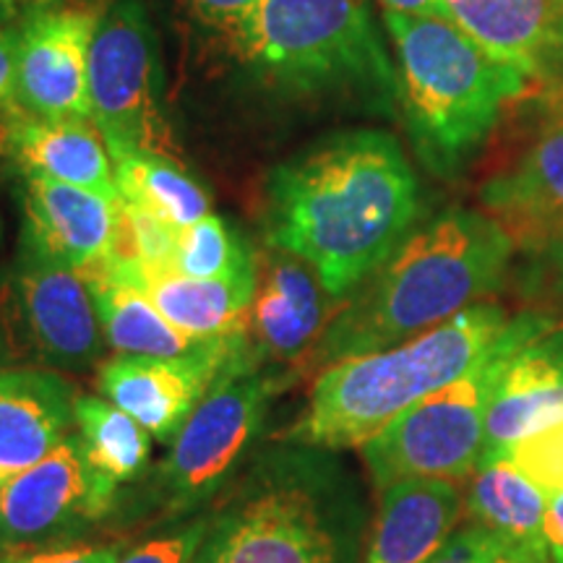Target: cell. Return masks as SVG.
I'll return each instance as SVG.
<instances>
[{"instance_id":"1","label":"cell","mask_w":563,"mask_h":563,"mask_svg":"<svg viewBox=\"0 0 563 563\" xmlns=\"http://www.w3.org/2000/svg\"><path fill=\"white\" fill-rule=\"evenodd\" d=\"M420 186L382 129L329 133L274 167L264 188L266 245L290 251L347 300L410 235Z\"/></svg>"},{"instance_id":"2","label":"cell","mask_w":563,"mask_h":563,"mask_svg":"<svg viewBox=\"0 0 563 563\" xmlns=\"http://www.w3.org/2000/svg\"><path fill=\"white\" fill-rule=\"evenodd\" d=\"M514 253V238L485 211H441L342 302L308 368L394 347L488 300L509 279Z\"/></svg>"},{"instance_id":"3","label":"cell","mask_w":563,"mask_h":563,"mask_svg":"<svg viewBox=\"0 0 563 563\" xmlns=\"http://www.w3.org/2000/svg\"><path fill=\"white\" fill-rule=\"evenodd\" d=\"M365 504L334 452L285 441L253 456L207 517L194 563H363Z\"/></svg>"},{"instance_id":"4","label":"cell","mask_w":563,"mask_h":563,"mask_svg":"<svg viewBox=\"0 0 563 563\" xmlns=\"http://www.w3.org/2000/svg\"><path fill=\"white\" fill-rule=\"evenodd\" d=\"M228 51L258 87L391 118L399 74L365 0H264Z\"/></svg>"},{"instance_id":"5","label":"cell","mask_w":563,"mask_h":563,"mask_svg":"<svg viewBox=\"0 0 563 563\" xmlns=\"http://www.w3.org/2000/svg\"><path fill=\"white\" fill-rule=\"evenodd\" d=\"M511 321L501 302L483 300L412 340L327 365L285 441L329 452L361 449L407 407L493 355Z\"/></svg>"},{"instance_id":"6","label":"cell","mask_w":563,"mask_h":563,"mask_svg":"<svg viewBox=\"0 0 563 563\" xmlns=\"http://www.w3.org/2000/svg\"><path fill=\"white\" fill-rule=\"evenodd\" d=\"M384 26L397 51L399 108L412 150L433 175L460 178L530 79L452 19L384 11Z\"/></svg>"},{"instance_id":"7","label":"cell","mask_w":563,"mask_h":563,"mask_svg":"<svg viewBox=\"0 0 563 563\" xmlns=\"http://www.w3.org/2000/svg\"><path fill=\"white\" fill-rule=\"evenodd\" d=\"M559 327L551 313L525 311L493 355L397 415L361 446L378 490L405 481L460 483L475 473L485 441V412L506 357Z\"/></svg>"},{"instance_id":"8","label":"cell","mask_w":563,"mask_h":563,"mask_svg":"<svg viewBox=\"0 0 563 563\" xmlns=\"http://www.w3.org/2000/svg\"><path fill=\"white\" fill-rule=\"evenodd\" d=\"M89 100L112 159L180 154L165 104L159 32L144 0H112L102 11L91 40Z\"/></svg>"},{"instance_id":"9","label":"cell","mask_w":563,"mask_h":563,"mask_svg":"<svg viewBox=\"0 0 563 563\" xmlns=\"http://www.w3.org/2000/svg\"><path fill=\"white\" fill-rule=\"evenodd\" d=\"M282 373L224 363L152 477L162 514L186 517L224 488L264 426Z\"/></svg>"},{"instance_id":"10","label":"cell","mask_w":563,"mask_h":563,"mask_svg":"<svg viewBox=\"0 0 563 563\" xmlns=\"http://www.w3.org/2000/svg\"><path fill=\"white\" fill-rule=\"evenodd\" d=\"M3 316L13 340L42 368L89 371L108 347L95 292L84 274L26 235H19L16 256L5 274Z\"/></svg>"},{"instance_id":"11","label":"cell","mask_w":563,"mask_h":563,"mask_svg":"<svg viewBox=\"0 0 563 563\" xmlns=\"http://www.w3.org/2000/svg\"><path fill=\"white\" fill-rule=\"evenodd\" d=\"M121 485L87 462L79 433L0 490V551L26 553L74 545L118 506Z\"/></svg>"},{"instance_id":"12","label":"cell","mask_w":563,"mask_h":563,"mask_svg":"<svg viewBox=\"0 0 563 563\" xmlns=\"http://www.w3.org/2000/svg\"><path fill=\"white\" fill-rule=\"evenodd\" d=\"M100 16L84 0H21L13 9L19 110L91 121L89 55Z\"/></svg>"},{"instance_id":"13","label":"cell","mask_w":563,"mask_h":563,"mask_svg":"<svg viewBox=\"0 0 563 563\" xmlns=\"http://www.w3.org/2000/svg\"><path fill=\"white\" fill-rule=\"evenodd\" d=\"M342 302L329 295L313 266L266 245L256 253V292L228 361L266 371L306 368Z\"/></svg>"},{"instance_id":"14","label":"cell","mask_w":563,"mask_h":563,"mask_svg":"<svg viewBox=\"0 0 563 563\" xmlns=\"http://www.w3.org/2000/svg\"><path fill=\"white\" fill-rule=\"evenodd\" d=\"M21 235L32 238L70 269L87 274L110 256L121 201H110L87 188L19 173Z\"/></svg>"},{"instance_id":"15","label":"cell","mask_w":563,"mask_h":563,"mask_svg":"<svg viewBox=\"0 0 563 563\" xmlns=\"http://www.w3.org/2000/svg\"><path fill=\"white\" fill-rule=\"evenodd\" d=\"M76 394L58 371L0 368V490L76 431Z\"/></svg>"},{"instance_id":"16","label":"cell","mask_w":563,"mask_h":563,"mask_svg":"<svg viewBox=\"0 0 563 563\" xmlns=\"http://www.w3.org/2000/svg\"><path fill=\"white\" fill-rule=\"evenodd\" d=\"M563 420V323L506 357L485 412L481 462ZM477 462V464H481Z\"/></svg>"},{"instance_id":"17","label":"cell","mask_w":563,"mask_h":563,"mask_svg":"<svg viewBox=\"0 0 563 563\" xmlns=\"http://www.w3.org/2000/svg\"><path fill=\"white\" fill-rule=\"evenodd\" d=\"M0 152L16 173H37L121 201L108 144L87 118H37L13 108L0 121Z\"/></svg>"},{"instance_id":"18","label":"cell","mask_w":563,"mask_h":563,"mask_svg":"<svg viewBox=\"0 0 563 563\" xmlns=\"http://www.w3.org/2000/svg\"><path fill=\"white\" fill-rule=\"evenodd\" d=\"M481 201L522 251L563 230V118H548L519 159L483 183Z\"/></svg>"},{"instance_id":"19","label":"cell","mask_w":563,"mask_h":563,"mask_svg":"<svg viewBox=\"0 0 563 563\" xmlns=\"http://www.w3.org/2000/svg\"><path fill=\"white\" fill-rule=\"evenodd\" d=\"M222 368L220 361L115 355L100 365V391L152 439L173 443Z\"/></svg>"},{"instance_id":"20","label":"cell","mask_w":563,"mask_h":563,"mask_svg":"<svg viewBox=\"0 0 563 563\" xmlns=\"http://www.w3.org/2000/svg\"><path fill=\"white\" fill-rule=\"evenodd\" d=\"M464 509L460 483L405 481L382 490L363 563H428Z\"/></svg>"},{"instance_id":"21","label":"cell","mask_w":563,"mask_h":563,"mask_svg":"<svg viewBox=\"0 0 563 563\" xmlns=\"http://www.w3.org/2000/svg\"><path fill=\"white\" fill-rule=\"evenodd\" d=\"M449 16L483 51L530 81L559 74L555 0H443Z\"/></svg>"},{"instance_id":"22","label":"cell","mask_w":563,"mask_h":563,"mask_svg":"<svg viewBox=\"0 0 563 563\" xmlns=\"http://www.w3.org/2000/svg\"><path fill=\"white\" fill-rule=\"evenodd\" d=\"M95 292L108 347L125 357H159V361H220L228 363L230 342L194 340L173 327L146 292L121 279L84 277Z\"/></svg>"},{"instance_id":"23","label":"cell","mask_w":563,"mask_h":563,"mask_svg":"<svg viewBox=\"0 0 563 563\" xmlns=\"http://www.w3.org/2000/svg\"><path fill=\"white\" fill-rule=\"evenodd\" d=\"M136 290L146 292L173 327L194 340L230 342L245 327L256 292V269L224 279H196L178 272L141 274Z\"/></svg>"},{"instance_id":"24","label":"cell","mask_w":563,"mask_h":563,"mask_svg":"<svg viewBox=\"0 0 563 563\" xmlns=\"http://www.w3.org/2000/svg\"><path fill=\"white\" fill-rule=\"evenodd\" d=\"M551 498L504 456L481 462L470 481L464 514L473 525L548 551L545 525Z\"/></svg>"},{"instance_id":"25","label":"cell","mask_w":563,"mask_h":563,"mask_svg":"<svg viewBox=\"0 0 563 563\" xmlns=\"http://www.w3.org/2000/svg\"><path fill=\"white\" fill-rule=\"evenodd\" d=\"M118 194L125 203L162 217L175 228L203 220L211 214L207 188L180 165L178 157L154 152L123 154L112 159Z\"/></svg>"},{"instance_id":"26","label":"cell","mask_w":563,"mask_h":563,"mask_svg":"<svg viewBox=\"0 0 563 563\" xmlns=\"http://www.w3.org/2000/svg\"><path fill=\"white\" fill-rule=\"evenodd\" d=\"M76 433H79L87 462L104 481L121 485L144 475L152 460V435L97 394H76Z\"/></svg>"},{"instance_id":"27","label":"cell","mask_w":563,"mask_h":563,"mask_svg":"<svg viewBox=\"0 0 563 563\" xmlns=\"http://www.w3.org/2000/svg\"><path fill=\"white\" fill-rule=\"evenodd\" d=\"M256 269V253L224 217L207 214L180 228L175 243L173 272L196 279H224Z\"/></svg>"},{"instance_id":"28","label":"cell","mask_w":563,"mask_h":563,"mask_svg":"<svg viewBox=\"0 0 563 563\" xmlns=\"http://www.w3.org/2000/svg\"><path fill=\"white\" fill-rule=\"evenodd\" d=\"M428 563H551L548 551L470 522L454 530Z\"/></svg>"},{"instance_id":"29","label":"cell","mask_w":563,"mask_h":563,"mask_svg":"<svg viewBox=\"0 0 563 563\" xmlns=\"http://www.w3.org/2000/svg\"><path fill=\"white\" fill-rule=\"evenodd\" d=\"M501 456L509 460L527 481L538 485L551 501L563 493V420L511 443Z\"/></svg>"},{"instance_id":"30","label":"cell","mask_w":563,"mask_h":563,"mask_svg":"<svg viewBox=\"0 0 563 563\" xmlns=\"http://www.w3.org/2000/svg\"><path fill=\"white\" fill-rule=\"evenodd\" d=\"M207 534V517L173 527L136 548H129L118 563H194Z\"/></svg>"},{"instance_id":"31","label":"cell","mask_w":563,"mask_h":563,"mask_svg":"<svg viewBox=\"0 0 563 563\" xmlns=\"http://www.w3.org/2000/svg\"><path fill=\"white\" fill-rule=\"evenodd\" d=\"M264 0H180L183 11L203 32L220 37L224 45Z\"/></svg>"},{"instance_id":"32","label":"cell","mask_w":563,"mask_h":563,"mask_svg":"<svg viewBox=\"0 0 563 563\" xmlns=\"http://www.w3.org/2000/svg\"><path fill=\"white\" fill-rule=\"evenodd\" d=\"M527 253V292L540 298V295H559L563 290V230L548 238V241L525 249Z\"/></svg>"},{"instance_id":"33","label":"cell","mask_w":563,"mask_h":563,"mask_svg":"<svg viewBox=\"0 0 563 563\" xmlns=\"http://www.w3.org/2000/svg\"><path fill=\"white\" fill-rule=\"evenodd\" d=\"M125 540H110V543L97 545H58L45 548V551L16 553V563H118L121 555L129 551Z\"/></svg>"},{"instance_id":"34","label":"cell","mask_w":563,"mask_h":563,"mask_svg":"<svg viewBox=\"0 0 563 563\" xmlns=\"http://www.w3.org/2000/svg\"><path fill=\"white\" fill-rule=\"evenodd\" d=\"M16 108V34L0 26V121Z\"/></svg>"},{"instance_id":"35","label":"cell","mask_w":563,"mask_h":563,"mask_svg":"<svg viewBox=\"0 0 563 563\" xmlns=\"http://www.w3.org/2000/svg\"><path fill=\"white\" fill-rule=\"evenodd\" d=\"M384 5V11L394 13H407V16H439V19H452L443 0H378Z\"/></svg>"},{"instance_id":"36","label":"cell","mask_w":563,"mask_h":563,"mask_svg":"<svg viewBox=\"0 0 563 563\" xmlns=\"http://www.w3.org/2000/svg\"><path fill=\"white\" fill-rule=\"evenodd\" d=\"M545 538H548V555H551V563H563V493L551 501Z\"/></svg>"},{"instance_id":"37","label":"cell","mask_w":563,"mask_h":563,"mask_svg":"<svg viewBox=\"0 0 563 563\" xmlns=\"http://www.w3.org/2000/svg\"><path fill=\"white\" fill-rule=\"evenodd\" d=\"M555 26H559V55H555V68L563 74V0H555Z\"/></svg>"},{"instance_id":"38","label":"cell","mask_w":563,"mask_h":563,"mask_svg":"<svg viewBox=\"0 0 563 563\" xmlns=\"http://www.w3.org/2000/svg\"><path fill=\"white\" fill-rule=\"evenodd\" d=\"M545 108L551 112V118H563V84L545 97Z\"/></svg>"},{"instance_id":"39","label":"cell","mask_w":563,"mask_h":563,"mask_svg":"<svg viewBox=\"0 0 563 563\" xmlns=\"http://www.w3.org/2000/svg\"><path fill=\"white\" fill-rule=\"evenodd\" d=\"M5 363H9V347H5L3 334H0V368H5Z\"/></svg>"},{"instance_id":"40","label":"cell","mask_w":563,"mask_h":563,"mask_svg":"<svg viewBox=\"0 0 563 563\" xmlns=\"http://www.w3.org/2000/svg\"><path fill=\"white\" fill-rule=\"evenodd\" d=\"M0 9L13 13V9H16V0H0Z\"/></svg>"},{"instance_id":"41","label":"cell","mask_w":563,"mask_h":563,"mask_svg":"<svg viewBox=\"0 0 563 563\" xmlns=\"http://www.w3.org/2000/svg\"><path fill=\"white\" fill-rule=\"evenodd\" d=\"M11 21H13V13H9V11H3V9H0V26L11 24Z\"/></svg>"},{"instance_id":"42","label":"cell","mask_w":563,"mask_h":563,"mask_svg":"<svg viewBox=\"0 0 563 563\" xmlns=\"http://www.w3.org/2000/svg\"><path fill=\"white\" fill-rule=\"evenodd\" d=\"M0 563H16V553H3V551H0Z\"/></svg>"},{"instance_id":"43","label":"cell","mask_w":563,"mask_h":563,"mask_svg":"<svg viewBox=\"0 0 563 563\" xmlns=\"http://www.w3.org/2000/svg\"><path fill=\"white\" fill-rule=\"evenodd\" d=\"M0 238H3V220H0Z\"/></svg>"},{"instance_id":"44","label":"cell","mask_w":563,"mask_h":563,"mask_svg":"<svg viewBox=\"0 0 563 563\" xmlns=\"http://www.w3.org/2000/svg\"><path fill=\"white\" fill-rule=\"evenodd\" d=\"M559 298H561V300H563V290H561V292H559ZM561 323H563V321H561Z\"/></svg>"}]
</instances>
